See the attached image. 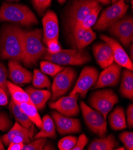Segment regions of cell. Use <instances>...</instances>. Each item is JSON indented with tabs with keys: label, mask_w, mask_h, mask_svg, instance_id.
I'll list each match as a JSON object with an SVG mask.
<instances>
[{
	"label": "cell",
	"mask_w": 133,
	"mask_h": 150,
	"mask_svg": "<svg viewBox=\"0 0 133 150\" xmlns=\"http://www.w3.org/2000/svg\"><path fill=\"white\" fill-rule=\"evenodd\" d=\"M118 1V0H111V3H112L113 4L115 3V2H116Z\"/></svg>",
	"instance_id": "50"
},
{
	"label": "cell",
	"mask_w": 133,
	"mask_h": 150,
	"mask_svg": "<svg viewBox=\"0 0 133 150\" xmlns=\"http://www.w3.org/2000/svg\"><path fill=\"white\" fill-rule=\"evenodd\" d=\"M96 38V34L91 28L84 29L76 27L72 35L69 44L74 49H83Z\"/></svg>",
	"instance_id": "18"
},
{
	"label": "cell",
	"mask_w": 133,
	"mask_h": 150,
	"mask_svg": "<svg viewBox=\"0 0 133 150\" xmlns=\"http://www.w3.org/2000/svg\"><path fill=\"white\" fill-rule=\"evenodd\" d=\"M51 115L59 134L64 135L81 132V126L78 119L65 116L57 111H53Z\"/></svg>",
	"instance_id": "14"
},
{
	"label": "cell",
	"mask_w": 133,
	"mask_h": 150,
	"mask_svg": "<svg viewBox=\"0 0 133 150\" xmlns=\"http://www.w3.org/2000/svg\"><path fill=\"white\" fill-rule=\"evenodd\" d=\"M75 77L76 72L71 67H66L58 73L55 76L52 84L51 101H56L66 95L71 88Z\"/></svg>",
	"instance_id": "9"
},
{
	"label": "cell",
	"mask_w": 133,
	"mask_h": 150,
	"mask_svg": "<svg viewBox=\"0 0 133 150\" xmlns=\"http://www.w3.org/2000/svg\"><path fill=\"white\" fill-rule=\"evenodd\" d=\"M57 1L59 3H60L61 4H63L66 1V0H57Z\"/></svg>",
	"instance_id": "47"
},
{
	"label": "cell",
	"mask_w": 133,
	"mask_h": 150,
	"mask_svg": "<svg viewBox=\"0 0 133 150\" xmlns=\"http://www.w3.org/2000/svg\"><path fill=\"white\" fill-rule=\"evenodd\" d=\"M24 145L22 142H11L8 145V150H22Z\"/></svg>",
	"instance_id": "42"
},
{
	"label": "cell",
	"mask_w": 133,
	"mask_h": 150,
	"mask_svg": "<svg viewBox=\"0 0 133 150\" xmlns=\"http://www.w3.org/2000/svg\"><path fill=\"white\" fill-rule=\"evenodd\" d=\"M42 36L43 31L41 29L24 31L22 62L26 66L36 65L38 60L46 52V48L41 42Z\"/></svg>",
	"instance_id": "3"
},
{
	"label": "cell",
	"mask_w": 133,
	"mask_h": 150,
	"mask_svg": "<svg viewBox=\"0 0 133 150\" xmlns=\"http://www.w3.org/2000/svg\"><path fill=\"white\" fill-rule=\"evenodd\" d=\"M101 6L99 4L87 16L85 17L83 21L79 22L76 25L75 28L80 27L84 29L91 28V27L94 25L98 19L99 14L101 10Z\"/></svg>",
	"instance_id": "30"
},
{
	"label": "cell",
	"mask_w": 133,
	"mask_h": 150,
	"mask_svg": "<svg viewBox=\"0 0 133 150\" xmlns=\"http://www.w3.org/2000/svg\"><path fill=\"white\" fill-rule=\"evenodd\" d=\"M6 1L8 2H13V1H20V0H6Z\"/></svg>",
	"instance_id": "49"
},
{
	"label": "cell",
	"mask_w": 133,
	"mask_h": 150,
	"mask_svg": "<svg viewBox=\"0 0 133 150\" xmlns=\"http://www.w3.org/2000/svg\"><path fill=\"white\" fill-rule=\"evenodd\" d=\"M20 107L22 110L25 112L31 120L38 128H41L42 126V120L38 112V110L32 103H17Z\"/></svg>",
	"instance_id": "28"
},
{
	"label": "cell",
	"mask_w": 133,
	"mask_h": 150,
	"mask_svg": "<svg viewBox=\"0 0 133 150\" xmlns=\"http://www.w3.org/2000/svg\"><path fill=\"white\" fill-rule=\"evenodd\" d=\"M32 81L33 86L35 88H44L46 87L49 89L51 87V82L49 77L38 69H34Z\"/></svg>",
	"instance_id": "29"
},
{
	"label": "cell",
	"mask_w": 133,
	"mask_h": 150,
	"mask_svg": "<svg viewBox=\"0 0 133 150\" xmlns=\"http://www.w3.org/2000/svg\"><path fill=\"white\" fill-rule=\"evenodd\" d=\"M77 138L75 137L68 136L61 139L58 142V147L61 150H72L76 144Z\"/></svg>",
	"instance_id": "32"
},
{
	"label": "cell",
	"mask_w": 133,
	"mask_h": 150,
	"mask_svg": "<svg viewBox=\"0 0 133 150\" xmlns=\"http://www.w3.org/2000/svg\"><path fill=\"white\" fill-rule=\"evenodd\" d=\"M80 107L87 127L99 138L105 137L107 132V123L103 115L88 106L82 101L80 102Z\"/></svg>",
	"instance_id": "7"
},
{
	"label": "cell",
	"mask_w": 133,
	"mask_h": 150,
	"mask_svg": "<svg viewBox=\"0 0 133 150\" xmlns=\"http://www.w3.org/2000/svg\"><path fill=\"white\" fill-rule=\"evenodd\" d=\"M7 86L8 92L11 96V99L14 102L16 103L25 102L32 104L28 94L20 87L9 81H7Z\"/></svg>",
	"instance_id": "27"
},
{
	"label": "cell",
	"mask_w": 133,
	"mask_h": 150,
	"mask_svg": "<svg viewBox=\"0 0 133 150\" xmlns=\"http://www.w3.org/2000/svg\"><path fill=\"white\" fill-rule=\"evenodd\" d=\"M130 59L132 61V58H133V44H131V47H130Z\"/></svg>",
	"instance_id": "45"
},
{
	"label": "cell",
	"mask_w": 133,
	"mask_h": 150,
	"mask_svg": "<svg viewBox=\"0 0 133 150\" xmlns=\"http://www.w3.org/2000/svg\"><path fill=\"white\" fill-rule=\"evenodd\" d=\"M0 22H9L29 26L38 23L35 14L23 4L3 3L0 8Z\"/></svg>",
	"instance_id": "4"
},
{
	"label": "cell",
	"mask_w": 133,
	"mask_h": 150,
	"mask_svg": "<svg viewBox=\"0 0 133 150\" xmlns=\"http://www.w3.org/2000/svg\"><path fill=\"white\" fill-rule=\"evenodd\" d=\"M113 134H109L104 138H96L88 148V150H112L118 146Z\"/></svg>",
	"instance_id": "22"
},
{
	"label": "cell",
	"mask_w": 133,
	"mask_h": 150,
	"mask_svg": "<svg viewBox=\"0 0 133 150\" xmlns=\"http://www.w3.org/2000/svg\"><path fill=\"white\" fill-rule=\"evenodd\" d=\"M127 125L129 129L133 126V106L132 104H129L127 110Z\"/></svg>",
	"instance_id": "40"
},
{
	"label": "cell",
	"mask_w": 133,
	"mask_h": 150,
	"mask_svg": "<svg viewBox=\"0 0 133 150\" xmlns=\"http://www.w3.org/2000/svg\"><path fill=\"white\" fill-rule=\"evenodd\" d=\"M4 149H5V148L4 146L2 139L1 138V137H0V150H4Z\"/></svg>",
	"instance_id": "46"
},
{
	"label": "cell",
	"mask_w": 133,
	"mask_h": 150,
	"mask_svg": "<svg viewBox=\"0 0 133 150\" xmlns=\"http://www.w3.org/2000/svg\"><path fill=\"white\" fill-rule=\"evenodd\" d=\"M99 77V72L93 67H86L81 71L77 83L69 95L78 93L85 98L89 89L96 84Z\"/></svg>",
	"instance_id": "11"
},
{
	"label": "cell",
	"mask_w": 133,
	"mask_h": 150,
	"mask_svg": "<svg viewBox=\"0 0 133 150\" xmlns=\"http://www.w3.org/2000/svg\"><path fill=\"white\" fill-rule=\"evenodd\" d=\"M42 149H55L54 147L52 145V144L50 142H49V144H45L44 145Z\"/></svg>",
	"instance_id": "43"
},
{
	"label": "cell",
	"mask_w": 133,
	"mask_h": 150,
	"mask_svg": "<svg viewBox=\"0 0 133 150\" xmlns=\"http://www.w3.org/2000/svg\"><path fill=\"white\" fill-rule=\"evenodd\" d=\"M88 139L84 133L81 134L77 139L75 145L73 146L72 150H82L85 145L88 144Z\"/></svg>",
	"instance_id": "39"
},
{
	"label": "cell",
	"mask_w": 133,
	"mask_h": 150,
	"mask_svg": "<svg viewBox=\"0 0 133 150\" xmlns=\"http://www.w3.org/2000/svg\"><path fill=\"white\" fill-rule=\"evenodd\" d=\"M99 4L96 0H72L63 15L65 32L69 43L76 25L83 21Z\"/></svg>",
	"instance_id": "2"
},
{
	"label": "cell",
	"mask_w": 133,
	"mask_h": 150,
	"mask_svg": "<svg viewBox=\"0 0 133 150\" xmlns=\"http://www.w3.org/2000/svg\"><path fill=\"white\" fill-rule=\"evenodd\" d=\"M121 71V66L116 63L112 64L101 72L93 88L116 86L120 80Z\"/></svg>",
	"instance_id": "16"
},
{
	"label": "cell",
	"mask_w": 133,
	"mask_h": 150,
	"mask_svg": "<svg viewBox=\"0 0 133 150\" xmlns=\"http://www.w3.org/2000/svg\"><path fill=\"white\" fill-rule=\"evenodd\" d=\"M12 122L4 112H0V131H6L11 126Z\"/></svg>",
	"instance_id": "38"
},
{
	"label": "cell",
	"mask_w": 133,
	"mask_h": 150,
	"mask_svg": "<svg viewBox=\"0 0 133 150\" xmlns=\"http://www.w3.org/2000/svg\"><path fill=\"white\" fill-rule=\"evenodd\" d=\"M43 59L59 65H84L90 61L91 56L85 49H62L57 53L50 54L47 52L42 57Z\"/></svg>",
	"instance_id": "5"
},
{
	"label": "cell",
	"mask_w": 133,
	"mask_h": 150,
	"mask_svg": "<svg viewBox=\"0 0 133 150\" xmlns=\"http://www.w3.org/2000/svg\"><path fill=\"white\" fill-rule=\"evenodd\" d=\"M8 72L7 68L4 64L0 62V87L3 88L7 95L9 94L7 86V79L8 77Z\"/></svg>",
	"instance_id": "36"
},
{
	"label": "cell",
	"mask_w": 133,
	"mask_h": 150,
	"mask_svg": "<svg viewBox=\"0 0 133 150\" xmlns=\"http://www.w3.org/2000/svg\"><path fill=\"white\" fill-rule=\"evenodd\" d=\"M34 141L24 145L22 150H41L47 142V138H39Z\"/></svg>",
	"instance_id": "33"
},
{
	"label": "cell",
	"mask_w": 133,
	"mask_h": 150,
	"mask_svg": "<svg viewBox=\"0 0 133 150\" xmlns=\"http://www.w3.org/2000/svg\"><path fill=\"white\" fill-rule=\"evenodd\" d=\"M100 38L108 43L111 47L113 55V61L115 63L121 67L132 71V61L121 45L114 38L105 35H101Z\"/></svg>",
	"instance_id": "15"
},
{
	"label": "cell",
	"mask_w": 133,
	"mask_h": 150,
	"mask_svg": "<svg viewBox=\"0 0 133 150\" xmlns=\"http://www.w3.org/2000/svg\"><path fill=\"white\" fill-rule=\"evenodd\" d=\"M34 132V125L26 128L16 122L9 132L3 137L2 141L7 146L11 142H22L25 145L31 142Z\"/></svg>",
	"instance_id": "13"
},
{
	"label": "cell",
	"mask_w": 133,
	"mask_h": 150,
	"mask_svg": "<svg viewBox=\"0 0 133 150\" xmlns=\"http://www.w3.org/2000/svg\"><path fill=\"white\" fill-rule=\"evenodd\" d=\"M8 78L14 84H23L31 83L32 73L22 67L19 62L10 60L8 62Z\"/></svg>",
	"instance_id": "19"
},
{
	"label": "cell",
	"mask_w": 133,
	"mask_h": 150,
	"mask_svg": "<svg viewBox=\"0 0 133 150\" xmlns=\"http://www.w3.org/2000/svg\"><path fill=\"white\" fill-rule=\"evenodd\" d=\"M43 26V42L46 44L51 40H58L59 35L58 21L56 14L48 10L42 20Z\"/></svg>",
	"instance_id": "17"
},
{
	"label": "cell",
	"mask_w": 133,
	"mask_h": 150,
	"mask_svg": "<svg viewBox=\"0 0 133 150\" xmlns=\"http://www.w3.org/2000/svg\"><path fill=\"white\" fill-rule=\"evenodd\" d=\"M24 30L17 25H6L0 32V57L22 62Z\"/></svg>",
	"instance_id": "1"
},
{
	"label": "cell",
	"mask_w": 133,
	"mask_h": 150,
	"mask_svg": "<svg viewBox=\"0 0 133 150\" xmlns=\"http://www.w3.org/2000/svg\"><path fill=\"white\" fill-rule=\"evenodd\" d=\"M109 122L111 128L114 130L126 129V118L124 109L120 107H116L109 115Z\"/></svg>",
	"instance_id": "24"
},
{
	"label": "cell",
	"mask_w": 133,
	"mask_h": 150,
	"mask_svg": "<svg viewBox=\"0 0 133 150\" xmlns=\"http://www.w3.org/2000/svg\"><path fill=\"white\" fill-rule=\"evenodd\" d=\"M131 6H132V0H131Z\"/></svg>",
	"instance_id": "51"
},
{
	"label": "cell",
	"mask_w": 133,
	"mask_h": 150,
	"mask_svg": "<svg viewBox=\"0 0 133 150\" xmlns=\"http://www.w3.org/2000/svg\"><path fill=\"white\" fill-rule=\"evenodd\" d=\"M93 52L99 66L105 69L113 63V55L109 45L106 42H100L93 47Z\"/></svg>",
	"instance_id": "20"
},
{
	"label": "cell",
	"mask_w": 133,
	"mask_h": 150,
	"mask_svg": "<svg viewBox=\"0 0 133 150\" xmlns=\"http://www.w3.org/2000/svg\"><path fill=\"white\" fill-rule=\"evenodd\" d=\"M120 139L123 143L124 147L127 150L133 149V133L124 132L120 134Z\"/></svg>",
	"instance_id": "34"
},
{
	"label": "cell",
	"mask_w": 133,
	"mask_h": 150,
	"mask_svg": "<svg viewBox=\"0 0 133 150\" xmlns=\"http://www.w3.org/2000/svg\"><path fill=\"white\" fill-rule=\"evenodd\" d=\"M128 8L129 6L125 4V0H118L101 13L93 29L98 31L108 29L113 23L125 16Z\"/></svg>",
	"instance_id": "6"
},
{
	"label": "cell",
	"mask_w": 133,
	"mask_h": 150,
	"mask_svg": "<svg viewBox=\"0 0 133 150\" xmlns=\"http://www.w3.org/2000/svg\"><path fill=\"white\" fill-rule=\"evenodd\" d=\"M115 149H116V150H125V147L124 146H122V147H118V148H115Z\"/></svg>",
	"instance_id": "48"
},
{
	"label": "cell",
	"mask_w": 133,
	"mask_h": 150,
	"mask_svg": "<svg viewBox=\"0 0 133 150\" xmlns=\"http://www.w3.org/2000/svg\"><path fill=\"white\" fill-rule=\"evenodd\" d=\"M118 102V96L110 89L96 91L91 95L89 99L91 107L100 112L105 119L108 113Z\"/></svg>",
	"instance_id": "8"
},
{
	"label": "cell",
	"mask_w": 133,
	"mask_h": 150,
	"mask_svg": "<svg viewBox=\"0 0 133 150\" xmlns=\"http://www.w3.org/2000/svg\"><path fill=\"white\" fill-rule=\"evenodd\" d=\"M41 129L40 132L34 137V139L39 138H56V125L52 118L49 115H46L42 118Z\"/></svg>",
	"instance_id": "25"
},
{
	"label": "cell",
	"mask_w": 133,
	"mask_h": 150,
	"mask_svg": "<svg viewBox=\"0 0 133 150\" xmlns=\"http://www.w3.org/2000/svg\"><path fill=\"white\" fill-rule=\"evenodd\" d=\"M120 91L121 95L131 100L133 99V73L132 71L126 69L122 72Z\"/></svg>",
	"instance_id": "23"
},
{
	"label": "cell",
	"mask_w": 133,
	"mask_h": 150,
	"mask_svg": "<svg viewBox=\"0 0 133 150\" xmlns=\"http://www.w3.org/2000/svg\"><path fill=\"white\" fill-rule=\"evenodd\" d=\"M109 33L119 40L127 47L133 40V19L132 16H124L108 28Z\"/></svg>",
	"instance_id": "10"
},
{
	"label": "cell",
	"mask_w": 133,
	"mask_h": 150,
	"mask_svg": "<svg viewBox=\"0 0 133 150\" xmlns=\"http://www.w3.org/2000/svg\"><path fill=\"white\" fill-rule=\"evenodd\" d=\"M52 0H32L34 7L40 16L51 5Z\"/></svg>",
	"instance_id": "35"
},
{
	"label": "cell",
	"mask_w": 133,
	"mask_h": 150,
	"mask_svg": "<svg viewBox=\"0 0 133 150\" xmlns=\"http://www.w3.org/2000/svg\"><path fill=\"white\" fill-rule=\"evenodd\" d=\"M0 51H1V47H0Z\"/></svg>",
	"instance_id": "52"
},
{
	"label": "cell",
	"mask_w": 133,
	"mask_h": 150,
	"mask_svg": "<svg viewBox=\"0 0 133 150\" xmlns=\"http://www.w3.org/2000/svg\"><path fill=\"white\" fill-rule=\"evenodd\" d=\"M40 68L42 72L49 75L51 77H55L58 73L63 71L65 68L61 65L47 61L41 62Z\"/></svg>",
	"instance_id": "31"
},
{
	"label": "cell",
	"mask_w": 133,
	"mask_h": 150,
	"mask_svg": "<svg viewBox=\"0 0 133 150\" xmlns=\"http://www.w3.org/2000/svg\"><path fill=\"white\" fill-rule=\"evenodd\" d=\"M96 1L105 5H109L111 3V0H96Z\"/></svg>",
	"instance_id": "44"
},
{
	"label": "cell",
	"mask_w": 133,
	"mask_h": 150,
	"mask_svg": "<svg viewBox=\"0 0 133 150\" xmlns=\"http://www.w3.org/2000/svg\"><path fill=\"white\" fill-rule=\"evenodd\" d=\"M9 109L13 114L16 122L22 126L29 128L34 125V123L27 117L19 105L14 102L12 99L9 103Z\"/></svg>",
	"instance_id": "26"
},
{
	"label": "cell",
	"mask_w": 133,
	"mask_h": 150,
	"mask_svg": "<svg viewBox=\"0 0 133 150\" xmlns=\"http://www.w3.org/2000/svg\"><path fill=\"white\" fill-rule=\"evenodd\" d=\"M25 91L38 110H41L45 107L47 102L52 96L51 92L49 91L36 89L32 86L27 87Z\"/></svg>",
	"instance_id": "21"
},
{
	"label": "cell",
	"mask_w": 133,
	"mask_h": 150,
	"mask_svg": "<svg viewBox=\"0 0 133 150\" xmlns=\"http://www.w3.org/2000/svg\"><path fill=\"white\" fill-rule=\"evenodd\" d=\"M46 45L47 47V49H46V52L50 54L57 53L62 50L58 40H50L47 42Z\"/></svg>",
	"instance_id": "37"
},
{
	"label": "cell",
	"mask_w": 133,
	"mask_h": 150,
	"mask_svg": "<svg viewBox=\"0 0 133 150\" xmlns=\"http://www.w3.org/2000/svg\"><path fill=\"white\" fill-rule=\"evenodd\" d=\"M79 96L78 93H75L62 97L57 100L51 102L49 103L50 108L57 110L65 116H77L80 113V107L78 104Z\"/></svg>",
	"instance_id": "12"
},
{
	"label": "cell",
	"mask_w": 133,
	"mask_h": 150,
	"mask_svg": "<svg viewBox=\"0 0 133 150\" xmlns=\"http://www.w3.org/2000/svg\"><path fill=\"white\" fill-rule=\"evenodd\" d=\"M8 102V95L4 90L0 87V106L7 105Z\"/></svg>",
	"instance_id": "41"
}]
</instances>
